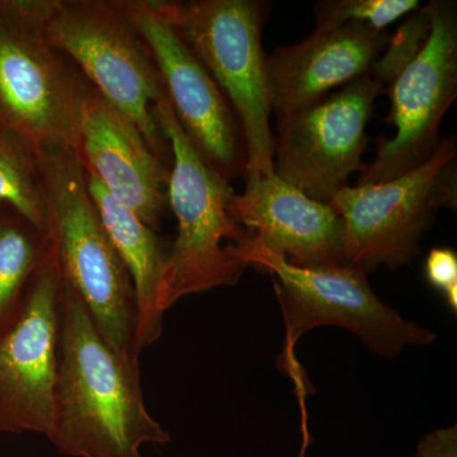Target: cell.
Returning a JSON list of instances; mask_svg holds the SVG:
<instances>
[{"label":"cell","instance_id":"obj_3","mask_svg":"<svg viewBox=\"0 0 457 457\" xmlns=\"http://www.w3.org/2000/svg\"><path fill=\"white\" fill-rule=\"evenodd\" d=\"M231 254L246 267L272 275L284 314L286 338L278 366L293 378L299 398L308 393L303 370L295 357V343L315 327L337 326L351 330L383 357H395L409 345H429L435 333L402 317L381 302L366 275L350 266L302 267L276 253L246 234L228 245Z\"/></svg>","mask_w":457,"mask_h":457},{"label":"cell","instance_id":"obj_1","mask_svg":"<svg viewBox=\"0 0 457 457\" xmlns=\"http://www.w3.org/2000/svg\"><path fill=\"white\" fill-rule=\"evenodd\" d=\"M62 279V278H60ZM49 441L62 456L141 457L170 433L152 417L139 366L108 345L88 311L62 282L55 417Z\"/></svg>","mask_w":457,"mask_h":457},{"label":"cell","instance_id":"obj_18","mask_svg":"<svg viewBox=\"0 0 457 457\" xmlns=\"http://www.w3.org/2000/svg\"><path fill=\"white\" fill-rule=\"evenodd\" d=\"M0 206L11 209L46 234L37 153L4 129H0Z\"/></svg>","mask_w":457,"mask_h":457},{"label":"cell","instance_id":"obj_20","mask_svg":"<svg viewBox=\"0 0 457 457\" xmlns=\"http://www.w3.org/2000/svg\"><path fill=\"white\" fill-rule=\"evenodd\" d=\"M429 32L431 17L425 5L409 13L396 32L390 36L389 45L376 60L370 73L381 80L385 87L389 86L423 49Z\"/></svg>","mask_w":457,"mask_h":457},{"label":"cell","instance_id":"obj_15","mask_svg":"<svg viewBox=\"0 0 457 457\" xmlns=\"http://www.w3.org/2000/svg\"><path fill=\"white\" fill-rule=\"evenodd\" d=\"M389 41L387 31L351 23L278 47L266 56L273 112L278 119L296 112L369 74Z\"/></svg>","mask_w":457,"mask_h":457},{"label":"cell","instance_id":"obj_7","mask_svg":"<svg viewBox=\"0 0 457 457\" xmlns=\"http://www.w3.org/2000/svg\"><path fill=\"white\" fill-rule=\"evenodd\" d=\"M455 137L440 141L431 158L389 182L353 186L330 200L345 225V264L361 272L404 266L441 209H456Z\"/></svg>","mask_w":457,"mask_h":457},{"label":"cell","instance_id":"obj_11","mask_svg":"<svg viewBox=\"0 0 457 457\" xmlns=\"http://www.w3.org/2000/svg\"><path fill=\"white\" fill-rule=\"evenodd\" d=\"M62 279L50 246L13 318L0 328V431L49 438L55 417Z\"/></svg>","mask_w":457,"mask_h":457},{"label":"cell","instance_id":"obj_8","mask_svg":"<svg viewBox=\"0 0 457 457\" xmlns=\"http://www.w3.org/2000/svg\"><path fill=\"white\" fill-rule=\"evenodd\" d=\"M88 88L18 0H0V129L36 153L50 147L77 153Z\"/></svg>","mask_w":457,"mask_h":457},{"label":"cell","instance_id":"obj_17","mask_svg":"<svg viewBox=\"0 0 457 457\" xmlns=\"http://www.w3.org/2000/svg\"><path fill=\"white\" fill-rule=\"evenodd\" d=\"M0 212V328L16 314L49 249L46 234L11 209Z\"/></svg>","mask_w":457,"mask_h":457},{"label":"cell","instance_id":"obj_14","mask_svg":"<svg viewBox=\"0 0 457 457\" xmlns=\"http://www.w3.org/2000/svg\"><path fill=\"white\" fill-rule=\"evenodd\" d=\"M77 154L111 196L155 230L163 212L167 173L137 125L93 87L80 111Z\"/></svg>","mask_w":457,"mask_h":457},{"label":"cell","instance_id":"obj_16","mask_svg":"<svg viewBox=\"0 0 457 457\" xmlns=\"http://www.w3.org/2000/svg\"><path fill=\"white\" fill-rule=\"evenodd\" d=\"M87 187L99 220L125 264L137 296V345L140 352L158 341L164 314L156 305L165 258L154 228L147 227L128 207L111 196L86 170Z\"/></svg>","mask_w":457,"mask_h":457},{"label":"cell","instance_id":"obj_10","mask_svg":"<svg viewBox=\"0 0 457 457\" xmlns=\"http://www.w3.org/2000/svg\"><path fill=\"white\" fill-rule=\"evenodd\" d=\"M385 88L369 73L312 106L278 117L276 176L312 200L329 204L362 167L366 125Z\"/></svg>","mask_w":457,"mask_h":457},{"label":"cell","instance_id":"obj_19","mask_svg":"<svg viewBox=\"0 0 457 457\" xmlns=\"http://www.w3.org/2000/svg\"><path fill=\"white\" fill-rule=\"evenodd\" d=\"M418 0H321L315 4V31L345 25H363L386 31L420 7Z\"/></svg>","mask_w":457,"mask_h":457},{"label":"cell","instance_id":"obj_2","mask_svg":"<svg viewBox=\"0 0 457 457\" xmlns=\"http://www.w3.org/2000/svg\"><path fill=\"white\" fill-rule=\"evenodd\" d=\"M37 158L46 236L60 278L82 300L108 345L139 366L134 286L99 220L82 162L68 147L41 150Z\"/></svg>","mask_w":457,"mask_h":457},{"label":"cell","instance_id":"obj_13","mask_svg":"<svg viewBox=\"0 0 457 457\" xmlns=\"http://www.w3.org/2000/svg\"><path fill=\"white\" fill-rule=\"evenodd\" d=\"M228 212L270 251L302 267L345 264V225L329 204L306 196L270 176L245 179L242 194L231 195Z\"/></svg>","mask_w":457,"mask_h":457},{"label":"cell","instance_id":"obj_5","mask_svg":"<svg viewBox=\"0 0 457 457\" xmlns=\"http://www.w3.org/2000/svg\"><path fill=\"white\" fill-rule=\"evenodd\" d=\"M162 134L170 141L173 168L168 200L177 219L176 242L165 258L156 305L165 314L182 297L237 284L246 266L228 245L246 236L228 212L233 189L207 165L177 120L165 92L153 108Z\"/></svg>","mask_w":457,"mask_h":457},{"label":"cell","instance_id":"obj_22","mask_svg":"<svg viewBox=\"0 0 457 457\" xmlns=\"http://www.w3.org/2000/svg\"><path fill=\"white\" fill-rule=\"evenodd\" d=\"M416 457H457L456 425L426 435L418 445Z\"/></svg>","mask_w":457,"mask_h":457},{"label":"cell","instance_id":"obj_21","mask_svg":"<svg viewBox=\"0 0 457 457\" xmlns=\"http://www.w3.org/2000/svg\"><path fill=\"white\" fill-rule=\"evenodd\" d=\"M427 281L444 294L445 300L453 312L457 309V255L453 249L433 248L426 258Z\"/></svg>","mask_w":457,"mask_h":457},{"label":"cell","instance_id":"obj_9","mask_svg":"<svg viewBox=\"0 0 457 457\" xmlns=\"http://www.w3.org/2000/svg\"><path fill=\"white\" fill-rule=\"evenodd\" d=\"M431 32L423 49L386 87L392 108V139L376 140L374 162L362 164L356 186L389 182L426 163L440 144V126L457 97V9L455 2L426 5Z\"/></svg>","mask_w":457,"mask_h":457},{"label":"cell","instance_id":"obj_12","mask_svg":"<svg viewBox=\"0 0 457 457\" xmlns=\"http://www.w3.org/2000/svg\"><path fill=\"white\" fill-rule=\"evenodd\" d=\"M119 5L146 45L174 114L204 161L228 185L245 177V137L224 93L150 0Z\"/></svg>","mask_w":457,"mask_h":457},{"label":"cell","instance_id":"obj_6","mask_svg":"<svg viewBox=\"0 0 457 457\" xmlns=\"http://www.w3.org/2000/svg\"><path fill=\"white\" fill-rule=\"evenodd\" d=\"M26 16L107 102L137 125L156 155L153 108L164 88L146 45L120 8L97 0H18Z\"/></svg>","mask_w":457,"mask_h":457},{"label":"cell","instance_id":"obj_4","mask_svg":"<svg viewBox=\"0 0 457 457\" xmlns=\"http://www.w3.org/2000/svg\"><path fill=\"white\" fill-rule=\"evenodd\" d=\"M153 8L180 36L224 93L242 128L245 179L270 176L275 137L262 32L270 3L262 0L159 2Z\"/></svg>","mask_w":457,"mask_h":457}]
</instances>
